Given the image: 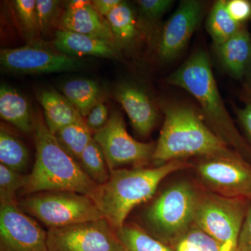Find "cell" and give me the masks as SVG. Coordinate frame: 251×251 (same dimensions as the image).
Returning a JSON list of instances; mask_svg holds the SVG:
<instances>
[{"label":"cell","instance_id":"cell-5","mask_svg":"<svg viewBox=\"0 0 251 251\" xmlns=\"http://www.w3.org/2000/svg\"><path fill=\"white\" fill-rule=\"evenodd\" d=\"M198 186L180 181L165 189L144 214L146 230L171 245L193 224Z\"/></svg>","mask_w":251,"mask_h":251},{"label":"cell","instance_id":"cell-35","mask_svg":"<svg viewBox=\"0 0 251 251\" xmlns=\"http://www.w3.org/2000/svg\"><path fill=\"white\" fill-rule=\"evenodd\" d=\"M249 94L245 105L243 108L236 109V114L251 143V94L249 92Z\"/></svg>","mask_w":251,"mask_h":251},{"label":"cell","instance_id":"cell-17","mask_svg":"<svg viewBox=\"0 0 251 251\" xmlns=\"http://www.w3.org/2000/svg\"><path fill=\"white\" fill-rule=\"evenodd\" d=\"M216 49L224 69L235 78H244L251 62V35L245 25Z\"/></svg>","mask_w":251,"mask_h":251},{"label":"cell","instance_id":"cell-10","mask_svg":"<svg viewBox=\"0 0 251 251\" xmlns=\"http://www.w3.org/2000/svg\"><path fill=\"white\" fill-rule=\"evenodd\" d=\"M47 234L49 251H125L105 219L51 227Z\"/></svg>","mask_w":251,"mask_h":251},{"label":"cell","instance_id":"cell-19","mask_svg":"<svg viewBox=\"0 0 251 251\" xmlns=\"http://www.w3.org/2000/svg\"><path fill=\"white\" fill-rule=\"evenodd\" d=\"M36 97L44 109L46 125L52 134L82 117L64 96L53 89L41 90Z\"/></svg>","mask_w":251,"mask_h":251},{"label":"cell","instance_id":"cell-9","mask_svg":"<svg viewBox=\"0 0 251 251\" xmlns=\"http://www.w3.org/2000/svg\"><path fill=\"white\" fill-rule=\"evenodd\" d=\"M93 139L103 150L110 171L130 165L145 168L152 161L156 143H141L132 138L120 112H112L105 126L94 133Z\"/></svg>","mask_w":251,"mask_h":251},{"label":"cell","instance_id":"cell-7","mask_svg":"<svg viewBox=\"0 0 251 251\" xmlns=\"http://www.w3.org/2000/svg\"><path fill=\"white\" fill-rule=\"evenodd\" d=\"M18 205L50 228L103 219L89 196L72 191L36 193L21 200Z\"/></svg>","mask_w":251,"mask_h":251},{"label":"cell","instance_id":"cell-22","mask_svg":"<svg viewBox=\"0 0 251 251\" xmlns=\"http://www.w3.org/2000/svg\"><path fill=\"white\" fill-rule=\"evenodd\" d=\"M116 233L125 251H175L133 222L125 223Z\"/></svg>","mask_w":251,"mask_h":251},{"label":"cell","instance_id":"cell-30","mask_svg":"<svg viewBox=\"0 0 251 251\" xmlns=\"http://www.w3.org/2000/svg\"><path fill=\"white\" fill-rule=\"evenodd\" d=\"M60 1L36 0V11L39 32L46 34L58 17L61 9Z\"/></svg>","mask_w":251,"mask_h":251},{"label":"cell","instance_id":"cell-20","mask_svg":"<svg viewBox=\"0 0 251 251\" xmlns=\"http://www.w3.org/2000/svg\"><path fill=\"white\" fill-rule=\"evenodd\" d=\"M112 35L120 50L130 49L139 35V27L134 11L125 1L107 16Z\"/></svg>","mask_w":251,"mask_h":251},{"label":"cell","instance_id":"cell-14","mask_svg":"<svg viewBox=\"0 0 251 251\" xmlns=\"http://www.w3.org/2000/svg\"><path fill=\"white\" fill-rule=\"evenodd\" d=\"M59 29L93 36L116 44L108 21L94 9L92 1H69L59 18Z\"/></svg>","mask_w":251,"mask_h":251},{"label":"cell","instance_id":"cell-15","mask_svg":"<svg viewBox=\"0 0 251 251\" xmlns=\"http://www.w3.org/2000/svg\"><path fill=\"white\" fill-rule=\"evenodd\" d=\"M114 96L129 117L135 131L142 136L151 133L158 121V112L148 94L131 83L117 86Z\"/></svg>","mask_w":251,"mask_h":251},{"label":"cell","instance_id":"cell-3","mask_svg":"<svg viewBox=\"0 0 251 251\" xmlns=\"http://www.w3.org/2000/svg\"><path fill=\"white\" fill-rule=\"evenodd\" d=\"M34 120L35 163L31 173L25 176L23 192L72 191L90 197L98 184L62 148L41 115H34Z\"/></svg>","mask_w":251,"mask_h":251},{"label":"cell","instance_id":"cell-36","mask_svg":"<svg viewBox=\"0 0 251 251\" xmlns=\"http://www.w3.org/2000/svg\"><path fill=\"white\" fill-rule=\"evenodd\" d=\"M122 2V1L120 0H94L92 1V4L99 14L106 18L112 10Z\"/></svg>","mask_w":251,"mask_h":251},{"label":"cell","instance_id":"cell-6","mask_svg":"<svg viewBox=\"0 0 251 251\" xmlns=\"http://www.w3.org/2000/svg\"><path fill=\"white\" fill-rule=\"evenodd\" d=\"M251 202L224 197L199 187L193 222L229 251H237L238 239Z\"/></svg>","mask_w":251,"mask_h":251},{"label":"cell","instance_id":"cell-18","mask_svg":"<svg viewBox=\"0 0 251 251\" xmlns=\"http://www.w3.org/2000/svg\"><path fill=\"white\" fill-rule=\"evenodd\" d=\"M34 114L27 99L6 85L0 87V116L26 135L34 134Z\"/></svg>","mask_w":251,"mask_h":251},{"label":"cell","instance_id":"cell-31","mask_svg":"<svg viewBox=\"0 0 251 251\" xmlns=\"http://www.w3.org/2000/svg\"><path fill=\"white\" fill-rule=\"evenodd\" d=\"M174 1L171 0H140L138 1L140 12L143 17L151 23H155L166 14Z\"/></svg>","mask_w":251,"mask_h":251},{"label":"cell","instance_id":"cell-24","mask_svg":"<svg viewBox=\"0 0 251 251\" xmlns=\"http://www.w3.org/2000/svg\"><path fill=\"white\" fill-rule=\"evenodd\" d=\"M227 1L214 3L208 16L206 27L215 46L221 45L232 37L244 25L235 22L228 14Z\"/></svg>","mask_w":251,"mask_h":251},{"label":"cell","instance_id":"cell-34","mask_svg":"<svg viewBox=\"0 0 251 251\" xmlns=\"http://www.w3.org/2000/svg\"><path fill=\"white\" fill-rule=\"evenodd\" d=\"M237 251H251V202L238 239Z\"/></svg>","mask_w":251,"mask_h":251},{"label":"cell","instance_id":"cell-12","mask_svg":"<svg viewBox=\"0 0 251 251\" xmlns=\"http://www.w3.org/2000/svg\"><path fill=\"white\" fill-rule=\"evenodd\" d=\"M0 63L15 74H41L72 72L83 67L80 59L38 46L1 49Z\"/></svg>","mask_w":251,"mask_h":251},{"label":"cell","instance_id":"cell-1","mask_svg":"<svg viewBox=\"0 0 251 251\" xmlns=\"http://www.w3.org/2000/svg\"><path fill=\"white\" fill-rule=\"evenodd\" d=\"M192 166L185 160H176L153 168L113 170L108 181L98 185L90 198L103 219L117 231L135 206L152 197L165 178Z\"/></svg>","mask_w":251,"mask_h":251},{"label":"cell","instance_id":"cell-23","mask_svg":"<svg viewBox=\"0 0 251 251\" xmlns=\"http://www.w3.org/2000/svg\"><path fill=\"white\" fill-rule=\"evenodd\" d=\"M0 161L1 164L22 174L27 169L29 162L26 145L2 125L0 128Z\"/></svg>","mask_w":251,"mask_h":251},{"label":"cell","instance_id":"cell-38","mask_svg":"<svg viewBox=\"0 0 251 251\" xmlns=\"http://www.w3.org/2000/svg\"></svg>","mask_w":251,"mask_h":251},{"label":"cell","instance_id":"cell-32","mask_svg":"<svg viewBox=\"0 0 251 251\" xmlns=\"http://www.w3.org/2000/svg\"><path fill=\"white\" fill-rule=\"evenodd\" d=\"M108 107L103 102L100 101L91 110L86 123L91 131L96 133L105 126L108 121Z\"/></svg>","mask_w":251,"mask_h":251},{"label":"cell","instance_id":"cell-26","mask_svg":"<svg viewBox=\"0 0 251 251\" xmlns=\"http://www.w3.org/2000/svg\"><path fill=\"white\" fill-rule=\"evenodd\" d=\"M170 246L175 251H231L195 224Z\"/></svg>","mask_w":251,"mask_h":251},{"label":"cell","instance_id":"cell-37","mask_svg":"<svg viewBox=\"0 0 251 251\" xmlns=\"http://www.w3.org/2000/svg\"><path fill=\"white\" fill-rule=\"evenodd\" d=\"M246 79V83H247L248 92L251 94V62L248 69L247 74L244 77Z\"/></svg>","mask_w":251,"mask_h":251},{"label":"cell","instance_id":"cell-27","mask_svg":"<svg viewBox=\"0 0 251 251\" xmlns=\"http://www.w3.org/2000/svg\"><path fill=\"white\" fill-rule=\"evenodd\" d=\"M78 162L86 174L97 184H102L108 181L110 170L103 150L94 139L91 140L81 153Z\"/></svg>","mask_w":251,"mask_h":251},{"label":"cell","instance_id":"cell-29","mask_svg":"<svg viewBox=\"0 0 251 251\" xmlns=\"http://www.w3.org/2000/svg\"><path fill=\"white\" fill-rule=\"evenodd\" d=\"M15 9L26 36L32 39L39 32L36 18L35 0H17Z\"/></svg>","mask_w":251,"mask_h":251},{"label":"cell","instance_id":"cell-2","mask_svg":"<svg viewBox=\"0 0 251 251\" xmlns=\"http://www.w3.org/2000/svg\"><path fill=\"white\" fill-rule=\"evenodd\" d=\"M167 82L193 96L202 108L209 128L229 148L251 163V145L239 133L225 106L205 51L198 50L193 52Z\"/></svg>","mask_w":251,"mask_h":251},{"label":"cell","instance_id":"cell-8","mask_svg":"<svg viewBox=\"0 0 251 251\" xmlns=\"http://www.w3.org/2000/svg\"><path fill=\"white\" fill-rule=\"evenodd\" d=\"M192 167L200 188L224 197L251 201V163L234 150L202 157Z\"/></svg>","mask_w":251,"mask_h":251},{"label":"cell","instance_id":"cell-21","mask_svg":"<svg viewBox=\"0 0 251 251\" xmlns=\"http://www.w3.org/2000/svg\"><path fill=\"white\" fill-rule=\"evenodd\" d=\"M61 91L83 117L88 116L91 110L100 101V87L95 81L89 79L67 81L61 87Z\"/></svg>","mask_w":251,"mask_h":251},{"label":"cell","instance_id":"cell-33","mask_svg":"<svg viewBox=\"0 0 251 251\" xmlns=\"http://www.w3.org/2000/svg\"><path fill=\"white\" fill-rule=\"evenodd\" d=\"M227 10L231 18L239 24L244 25L251 19V2L247 0L227 1Z\"/></svg>","mask_w":251,"mask_h":251},{"label":"cell","instance_id":"cell-16","mask_svg":"<svg viewBox=\"0 0 251 251\" xmlns=\"http://www.w3.org/2000/svg\"><path fill=\"white\" fill-rule=\"evenodd\" d=\"M54 45L59 52L71 57L94 56L108 59L120 58L121 50L111 41L74 31H56Z\"/></svg>","mask_w":251,"mask_h":251},{"label":"cell","instance_id":"cell-28","mask_svg":"<svg viewBox=\"0 0 251 251\" xmlns=\"http://www.w3.org/2000/svg\"><path fill=\"white\" fill-rule=\"evenodd\" d=\"M25 176L22 173L0 164V201L16 202V193L24 186Z\"/></svg>","mask_w":251,"mask_h":251},{"label":"cell","instance_id":"cell-4","mask_svg":"<svg viewBox=\"0 0 251 251\" xmlns=\"http://www.w3.org/2000/svg\"><path fill=\"white\" fill-rule=\"evenodd\" d=\"M163 110L164 123L152 158L156 166L189 157L217 156L232 150L209 128L194 109L168 104Z\"/></svg>","mask_w":251,"mask_h":251},{"label":"cell","instance_id":"cell-11","mask_svg":"<svg viewBox=\"0 0 251 251\" xmlns=\"http://www.w3.org/2000/svg\"><path fill=\"white\" fill-rule=\"evenodd\" d=\"M0 251H49L47 232L18 202H1Z\"/></svg>","mask_w":251,"mask_h":251},{"label":"cell","instance_id":"cell-25","mask_svg":"<svg viewBox=\"0 0 251 251\" xmlns=\"http://www.w3.org/2000/svg\"><path fill=\"white\" fill-rule=\"evenodd\" d=\"M54 135L62 148L77 161L81 153L93 139L92 131L82 117L72 125L64 127Z\"/></svg>","mask_w":251,"mask_h":251},{"label":"cell","instance_id":"cell-13","mask_svg":"<svg viewBox=\"0 0 251 251\" xmlns=\"http://www.w3.org/2000/svg\"><path fill=\"white\" fill-rule=\"evenodd\" d=\"M203 14V4L196 0L181 1L162 32L158 53L163 62H171L187 46L197 29Z\"/></svg>","mask_w":251,"mask_h":251}]
</instances>
